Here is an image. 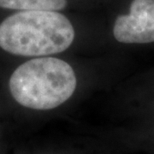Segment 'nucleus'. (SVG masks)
<instances>
[{
    "label": "nucleus",
    "instance_id": "obj_4",
    "mask_svg": "<svg viewBox=\"0 0 154 154\" xmlns=\"http://www.w3.org/2000/svg\"><path fill=\"white\" fill-rule=\"evenodd\" d=\"M66 4V0H0L1 8L20 11H58Z\"/></svg>",
    "mask_w": 154,
    "mask_h": 154
},
{
    "label": "nucleus",
    "instance_id": "obj_2",
    "mask_svg": "<svg viewBox=\"0 0 154 154\" xmlns=\"http://www.w3.org/2000/svg\"><path fill=\"white\" fill-rule=\"evenodd\" d=\"M77 84L74 70L55 57H38L18 66L9 80V89L20 105L50 110L66 102Z\"/></svg>",
    "mask_w": 154,
    "mask_h": 154
},
{
    "label": "nucleus",
    "instance_id": "obj_3",
    "mask_svg": "<svg viewBox=\"0 0 154 154\" xmlns=\"http://www.w3.org/2000/svg\"><path fill=\"white\" fill-rule=\"evenodd\" d=\"M113 35L122 43L154 42V0H133L129 14L117 17Z\"/></svg>",
    "mask_w": 154,
    "mask_h": 154
},
{
    "label": "nucleus",
    "instance_id": "obj_1",
    "mask_svg": "<svg viewBox=\"0 0 154 154\" xmlns=\"http://www.w3.org/2000/svg\"><path fill=\"white\" fill-rule=\"evenodd\" d=\"M74 36L71 22L57 11H20L0 23V47L19 56L60 53Z\"/></svg>",
    "mask_w": 154,
    "mask_h": 154
}]
</instances>
